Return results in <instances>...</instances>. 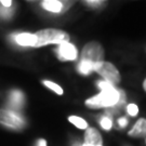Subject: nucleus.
<instances>
[{
  "label": "nucleus",
  "mask_w": 146,
  "mask_h": 146,
  "mask_svg": "<svg viewBox=\"0 0 146 146\" xmlns=\"http://www.w3.org/2000/svg\"><path fill=\"white\" fill-rule=\"evenodd\" d=\"M43 84H44L46 87H48L49 89H51L52 91H54L55 93L60 94V95H62V94H63V89L61 88L58 84H55V82L49 81V80H44V81H43Z\"/></svg>",
  "instance_id": "14"
},
{
  "label": "nucleus",
  "mask_w": 146,
  "mask_h": 146,
  "mask_svg": "<svg viewBox=\"0 0 146 146\" xmlns=\"http://www.w3.org/2000/svg\"><path fill=\"white\" fill-rule=\"evenodd\" d=\"M0 14L1 15L5 16V17H9V16L12 14V10H9V8L7 9V8H5L3 10H0Z\"/></svg>",
  "instance_id": "19"
},
{
  "label": "nucleus",
  "mask_w": 146,
  "mask_h": 146,
  "mask_svg": "<svg viewBox=\"0 0 146 146\" xmlns=\"http://www.w3.org/2000/svg\"><path fill=\"white\" fill-rule=\"evenodd\" d=\"M143 88H144V90L146 91V79L144 80V82H143Z\"/></svg>",
  "instance_id": "23"
},
{
  "label": "nucleus",
  "mask_w": 146,
  "mask_h": 146,
  "mask_svg": "<svg viewBox=\"0 0 146 146\" xmlns=\"http://www.w3.org/2000/svg\"><path fill=\"white\" fill-rule=\"evenodd\" d=\"M0 123L15 130H21L25 125V121L14 110H0Z\"/></svg>",
  "instance_id": "5"
},
{
  "label": "nucleus",
  "mask_w": 146,
  "mask_h": 146,
  "mask_svg": "<svg viewBox=\"0 0 146 146\" xmlns=\"http://www.w3.org/2000/svg\"><path fill=\"white\" fill-rule=\"evenodd\" d=\"M118 125H119L121 128H125V125H128V119H127V118H125V117L119 118V119H118Z\"/></svg>",
  "instance_id": "20"
},
{
  "label": "nucleus",
  "mask_w": 146,
  "mask_h": 146,
  "mask_svg": "<svg viewBox=\"0 0 146 146\" xmlns=\"http://www.w3.org/2000/svg\"><path fill=\"white\" fill-rule=\"evenodd\" d=\"M101 127L105 130H110L111 127H113V121L108 117H104L101 120Z\"/></svg>",
  "instance_id": "15"
},
{
  "label": "nucleus",
  "mask_w": 146,
  "mask_h": 146,
  "mask_svg": "<svg viewBox=\"0 0 146 146\" xmlns=\"http://www.w3.org/2000/svg\"><path fill=\"white\" fill-rule=\"evenodd\" d=\"M56 53H58V58L61 61H74L78 56L77 49L70 42H63L58 44Z\"/></svg>",
  "instance_id": "6"
},
{
  "label": "nucleus",
  "mask_w": 146,
  "mask_h": 146,
  "mask_svg": "<svg viewBox=\"0 0 146 146\" xmlns=\"http://www.w3.org/2000/svg\"><path fill=\"white\" fill-rule=\"evenodd\" d=\"M127 111L130 116H136L139 114V107L135 104H129L127 106Z\"/></svg>",
  "instance_id": "16"
},
{
  "label": "nucleus",
  "mask_w": 146,
  "mask_h": 146,
  "mask_svg": "<svg viewBox=\"0 0 146 146\" xmlns=\"http://www.w3.org/2000/svg\"><path fill=\"white\" fill-rule=\"evenodd\" d=\"M10 105L14 110H20L24 104V94L19 90H14L10 93Z\"/></svg>",
  "instance_id": "11"
},
{
  "label": "nucleus",
  "mask_w": 146,
  "mask_h": 146,
  "mask_svg": "<svg viewBox=\"0 0 146 146\" xmlns=\"http://www.w3.org/2000/svg\"><path fill=\"white\" fill-rule=\"evenodd\" d=\"M69 122H72L75 127H77L79 129H84V130H87L88 129V123H87V121L84 120L82 118H80V117H77V116H70L69 118Z\"/></svg>",
  "instance_id": "13"
},
{
  "label": "nucleus",
  "mask_w": 146,
  "mask_h": 146,
  "mask_svg": "<svg viewBox=\"0 0 146 146\" xmlns=\"http://www.w3.org/2000/svg\"><path fill=\"white\" fill-rule=\"evenodd\" d=\"M94 72L101 75L103 78L105 79L106 82H108L110 84H117L120 82L121 77H120V74L118 72V69L111 64L108 62H101L99 64H96L94 66Z\"/></svg>",
  "instance_id": "4"
},
{
  "label": "nucleus",
  "mask_w": 146,
  "mask_h": 146,
  "mask_svg": "<svg viewBox=\"0 0 146 146\" xmlns=\"http://www.w3.org/2000/svg\"><path fill=\"white\" fill-rule=\"evenodd\" d=\"M0 3L2 5L3 8H7V9H8V8H10L11 5H12V1H11V0H7V1H5V0H1Z\"/></svg>",
  "instance_id": "21"
},
{
  "label": "nucleus",
  "mask_w": 146,
  "mask_h": 146,
  "mask_svg": "<svg viewBox=\"0 0 146 146\" xmlns=\"http://www.w3.org/2000/svg\"><path fill=\"white\" fill-rule=\"evenodd\" d=\"M15 42L19 46L22 47H35L37 42V38L35 34H29V33H21L14 35Z\"/></svg>",
  "instance_id": "8"
},
{
  "label": "nucleus",
  "mask_w": 146,
  "mask_h": 146,
  "mask_svg": "<svg viewBox=\"0 0 146 146\" xmlns=\"http://www.w3.org/2000/svg\"><path fill=\"white\" fill-rule=\"evenodd\" d=\"M99 88L102 90V91H108V90H111L113 88H115L113 84H108V82H106V81H99Z\"/></svg>",
  "instance_id": "18"
},
{
  "label": "nucleus",
  "mask_w": 146,
  "mask_h": 146,
  "mask_svg": "<svg viewBox=\"0 0 146 146\" xmlns=\"http://www.w3.org/2000/svg\"><path fill=\"white\" fill-rule=\"evenodd\" d=\"M84 3L89 7H93V8H98V7H101L105 3L104 1H101V0H87L84 1Z\"/></svg>",
  "instance_id": "17"
},
{
  "label": "nucleus",
  "mask_w": 146,
  "mask_h": 146,
  "mask_svg": "<svg viewBox=\"0 0 146 146\" xmlns=\"http://www.w3.org/2000/svg\"><path fill=\"white\" fill-rule=\"evenodd\" d=\"M133 137H146V119L140 118L128 133Z\"/></svg>",
  "instance_id": "9"
},
{
  "label": "nucleus",
  "mask_w": 146,
  "mask_h": 146,
  "mask_svg": "<svg viewBox=\"0 0 146 146\" xmlns=\"http://www.w3.org/2000/svg\"><path fill=\"white\" fill-rule=\"evenodd\" d=\"M35 36L37 38L35 48H40L51 43L61 44L63 42H69V35L67 33L60 29H54V28L38 31L35 34Z\"/></svg>",
  "instance_id": "2"
},
{
  "label": "nucleus",
  "mask_w": 146,
  "mask_h": 146,
  "mask_svg": "<svg viewBox=\"0 0 146 146\" xmlns=\"http://www.w3.org/2000/svg\"><path fill=\"white\" fill-rule=\"evenodd\" d=\"M120 99V91L116 88H113L108 91H102L100 94L93 98H90L86 101V105L90 108H104V107H113L118 104Z\"/></svg>",
  "instance_id": "1"
},
{
  "label": "nucleus",
  "mask_w": 146,
  "mask_h": 146,
  "mask_svg": "<svg viewBox=\"0 0 146 146\" xmlns=\"http://www.w3.org/2000/svg\"><path fill=\"white\" fill-rule=\"evenodd\" d=\"M102 146H103V145H102Z\"/></svg>",
  "instance_id": "25"
},
{
  "label": "nucleus",
  "mask_w": 146,
  "mask_h": 146,
  "mask_svg": "<svg viewBox=\"0 0 146 146\" xmlns=\"http://www.w3.org/2000/svg\"><path fill=\"white\" fill-rule=\"evenodd\" d=\"M37 146H47V142L44 140H39L37 143Z\"/></svg>",
  "instance_id": "22"
},
{
  "label": "nucleus",
  "mask_w": 146,
  "mask_h": 146,
  "mask_svg": "<svg viewBox=\"0 0 146 146\" xmlns=\"http://www.w3.org/2000/svg\"><path fill=\"white\" fill-rule=\"evenodd\" d=\"M41 5L47 11L53 13H61L67 9L63 1H58V0H44L42 1Z\"/></svg>",
  "instance_id": "10"
},
{
  "label": "nucleus",
  "mask_w": 146,
  "mask_h": 146,
  "mask_svg": "<svg viewBox=\"0 0 146 146\" xmlns=\"http://www.w3.org/2000/svg\"><path fill=\"white\" fill-rule=\"evenodd\" d=\"M103 140L100 132L95 128H89L86 130L84 134V144L91 146H102Z\"/></svg>",
  "instance_id": "7"
},
{
  "label": "nucleus",
  "mask_w": 146,
  "mask_h": 146,
  "mask_svg": "<svg viewBox=\"0 0 146 146\" xmlns=\"http://www.w3.org/2000/svg\"><path fill=\"white\" fill-rule=\"evenodd\" d=\"M94 64L90 62H87V61H81L78 64V72L81 75H89L91 72H94Z\"/></svg>",
  "instance_id": "12"
},
{
  "label": "nucleus",
  "mask_w": 146,
  "mask_h": 146,
  "mask_svg": "<svg viewBox=\"0 0 146 146\" xmlns=\"http://www.w3.org/2000/svg\"><path fill=\"white\" fill-rule=\"evenodd\" d=\"M81 146H91V145H88V144H84V145H81Z\"/></svg>",
  "instance_id": "24"
},
{
  "label": "nucleus",
  "mask_w": 146,
  "mask_h": 146,
  "mask_svg": "<svg viewBox=\"0 0 146 146\" xmlns=\"http://www.w3.org/2000/svg\"><path fill=\"white\" fill-rule=\"evenodd\" d=\"M81 61H87L96 65L104 62V49L96 41L87 43L81 51Z\"/></svg>",
  "instance_id": "3"
}]
</instances>
